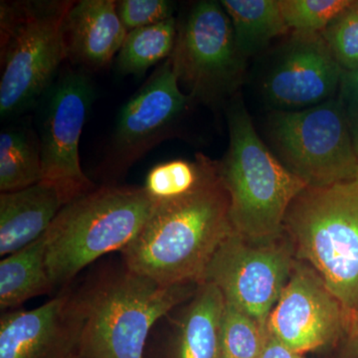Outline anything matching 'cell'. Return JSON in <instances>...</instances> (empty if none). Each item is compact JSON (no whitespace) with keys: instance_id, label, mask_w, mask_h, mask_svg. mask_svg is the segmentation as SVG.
<instances>
[{"instance_id":"cell-1","label":"cell","mask_w":358,"mask_h":358,"mask_svg":"<svg viewBox=\"0 0 358 358\" xmlns=\"http://www.w3.org/2000/svg\"><path fill=\"white\" fill-rule=\"evenodd\" d=\"M232 229L218 164L207 159L199 187L181 199L157 202L143 229L122 250V263L160 284H201Z\"/></svg>"},{"instance_id":"cell-2","label":"cell","mask_w":358,"mask_h":358,"mask_svg":"<svg viewBox=\"0 0 358 358\" xmlns=\"http://www.w3.org/2000/svg\"><path fill=\"white\" fill-rule=\"evenodd\" d=\"M199 284L169 285L124 263L72 292L80 336L77 358H143L157 320L190 300Z\"/></svg>"},{"instance_id":"cell-3","label":"cell","mask_w":358,"mask_h":358,"mask_svg":"<svg viewBox=\"0 0 358 358\" xmlns=\"http://www.w3.org/2000/svg\"><path fill=\"white\" fill-rule=\"evenodd\" d=\"M157 205L143 187L107 185L65 205L46 232L54 289L68 288L87 266L120 251L143 229Z\"/></svg>"},{"instance_id":"cell-4","label":"cell","mask_w":358,"mask_h":358,"mask_svg":"<svg viewBox=\"0 0 358 358\" xmlns=\"http://www.w3.org/2000/svg\"><path fill=\"white\" fill-rule=\"evenodd\" d=\"M284 231L296 260L308 264L334 294L348 320L358 315V176L308 186L292 202Z\"/></svg>"},{"instance_id":"cell-5","label":"cell","mask_w":358,"mask_h":358,"mask_svg":"<svg viewBox=\"0 0 358 358\" xmlns=\"http://www.w3.org/2000/svg\"><path fill=\"white\" fill-rule=\"evenodd\" d=\"M227 117L229 150L218 166L233 229L251 241L277 239L292 202L308 185L260 140L241 100L231 103Z\"/></svg>"},{"instance_id":"cell-6","label":"cell","mask_w":358,"mask_h":358,"mask_svg":"<svg viewBox=\"0 0 358 358\" xmlns=\"http://www.w3.org/2000/svg\"><path fill=\"white\" fill-rule=\"evenodd\" d=\"M70 1H2V119L24 112L48 91L67 59L63 34Z\"/></svg>"},{"instance_id":"cell-7","label":"cell","mask_w":358,"mask_h":358,"mask_svg":"<svg viewBox=\"0 0 358 358\" xmlns=\"http://www.w3.org/2000/svg\"><path fill=\"white\" fill-rule=\"evenodd\" d=\"M268 131L280 162L310 187L357 178L352 128L338 98L300 110H274Z\"/></svg>"},{"instance_id":"cell-8","label":"cell","mask_w":358,"mask_h":358,"mask_svg":"<svg viewBox=\"0 0 358 358\" xmlns=\"http://www.w3.org/2000/svg\"><path fill=\"white\" fill-rule=\"evenodd\" d=\"M294 261V246L286 233L270 241H251L232 229L212 257L202 282L217 287L226 303L267 327Z\"/></svg>"},{"instance_id":"cell-9","label":"cell","mask_w":358,"mask_h":358,"mask_svg":"<svg viewBox=\"0 0 358 358\" xmlns=\"http://www.w3.org/2000/svg\"><path fill=\"white\" fill-rule=\"evenodd\" d=\"M169 59L178 82L204 102L232 91L246 61L238 51L229 15L221 2L213 0L192 7Z\"/></svg>"},{"instance_id":"cell-10","label":"cell","mask_w":358,"mask_h":358,"mask_svg":"<svg viewBox=\"0 0 358 358\" xmlns=\"http://www.w3.org/2000/svg\"><path fill=\"white\" fill-rule=\"evenodd\" d=\"M40 124L42 181L55 186L66 204L95 189L80 164L79 143L94 99L82 71H66L48 90Z\"/></svg>"},{"instance_id":"cell-11","label":"cell","mask_w":358,"mask_h":358,"mask_svg":"<svg viewBox=\"0 0 358 358\" xmlns=\"http://www.w3.org/2000/svg\"><path fill=\"white\" fill-rule=\"evenodd\" d=\"M350 324L338 299L308 264L294 261L267 322L268 334L303 355L333 343Z\"/></svg>"},{"instance_id":"cell-12","label":"cell","mask_w":358,"mask_h":358,"mask_svg":"<svg viewBox=\"0 0 358 358\" xmlns=\"http://www.w3.org/2000/svg\"><path fill=\"white\" fill-rule=\"evenodd\" d=\"M264 78L263 95L275 110H300L326 102L343 70L320 33L294 32Z\"/></svg>"},{"instance_id":"cell-13","label":"cell","mask_w":358,"mask_h":358,"mask_svg":"<svg viewBox=\"0 0 358 358\" xmlns=\"http://www.w3.org/2000/svg\"><path fill=\"white\" fill-rule=\"evenodd\" d=\"M188 101L169 59L120 112L107 160L110 171L122 173L162 140Z\"/></svg>"},{"instance_id":"cell-14","label":"cell","mask_w":358,"mask_h":358,"mask_svg":"<svg viewBox=\"0 0 358 358\" xmlns=\"http://www.w3.org/2000/svg\"><path fill=\"white\" fill-rule=\"evenodd\" d=\"M80 327L72 292L34 310H6L0 317V358H77Z\"/></svg>"},{"instance_id":"cell-15","label":"cell","mask_w":358,"mask_h":358,"mask_svg":"<svg viewBox=\"0 0 358 358\" xmlns=\"http://www.w3.org/2000/svg\"><path fill=\"white\" fill-rule=\"evenodd\" d=\"M63 34L71 62L100 69L119 54L129 31L114 0H81L66 14Z\"/></svg>"},{"instance_id":"cell-16","label":"cell","mask_w":358,"mask_h":358,"mask_svg":"<svg viewBox=\"0 0 358 358\" xmlns=\"http://www.w3.org/2000/svg\"><path fill=\"white\" fill-rule=\"evenodd\" d=\"M66 205L55 186L41 182L0 195V256L11 255L36 241Z\"/></svg>"},{"instance_id":"cell-17","label":"cell","mask_w":358,"mask_h":358,"mask_svg":"<svg viewBox=\"0 0 358 358\" xmlns=\"http://www.w3.org/2000/svg\"><path fill=\"white\" fill-rule=\"evenodd\" d=\"M224 307L225 300L217 287L199 284L176 324V358H222Z\"/></svg>"},{"instance_id":"cell-18","label":"cell","mask_w":358,"mask_h":358,"mask_svg":"<svg viewBox=\"0 0 358 358\" xmlns=\"http://www.w3.org/2000/svg\"><path fill=\"white\" fill-rule=\"evenodd\" d=\"M46 233L0 262V308L11 310L24 301L53 291L46 264Z\"/></svg>"},{"instance_id":"cell-19","label":"cell","mask_w":358,"mask_h":358,"mask_svg":"<svg viewBox=\"0 0 358 358\" xmlns=\"http://www.w3.org/2000/svg\"><path fill=\"white\" fill-rule=\"evenodd\" d=\"M229 15L238 51L247 60L264 50L275 37L286 35L279 0H221Z\"/></svg>"},{"instance_id":"cell-20","label":"cell","mask_w":358,"mask_h":358,"mask_svg":"<svg viewBox=\"0 0 358 358\" xmlns=\"http://www.w3.org/2000/svg\"><path fill=\"white\" fill-rule=\"evenodd\" d=\"M39 136L28 122L4 129L0 134V190L25 189L41 182Z\"/></svg>"},{"instance_id":"cell-21","label":"cell","mask_w":358,"mask_h":358,"mask_svg":"<svg viewBox=\"0 0 358 358\" xmlns=\"http://www.w3.org/2000/svg\"><path fill=\"white\" fill-rule=\"evenodd\" d=\"M178 36L176 18L136 28L117 54V67L122 75H143L162 59L171 57Z\"/></svg>"},{"instance_id":"cell-22","label":"cell","mask_w":358,"mask_h":358,"mask_svg":"<svg viewBox=\"0 0 358 358\" xmlns=\"http://www.w3.org/2000/svg\"><path fill=\"white\" fill-rule=\"evenodd\" d=\"M206 160L204 155H199L195 162L182 159L162 162L150 169L143 187L157 203L181 199L199 187Z\"/></svg>"},{"instance_id":"cell-23","label":"cell","mask_w":358,"mask_h":358,"mask_svg":"<svg viewBox=\"0 0 358 358\" xmlns=\"http://www.w3.org/2000/svg\"><path fill=\"white\" fill-rule=\"evenodd\" d=\"M267 338V327L225 301L221 326L222 358H260Z\"/></svg>"},{"instance_id":"cell-24","label":"cell","mask_w":358,"mask_h":358,"mask_svg":"<svg viewBox=\"0 0 358 358\" xmlns=\"http://www.w3.org/2000/svg\"><path fill=\"white\" fill-rule=\"evenodd\" d=\"M352 0H279L282 17L289 29L322 33L338 15L352 6Z\"/></svg>"},{"instance_id":"cell-25","label":"cell","mask_w":358,"mask_h":358,"mask_svg":"<svg viewBox=\"0 0 358 358\" xmlns=\"http://www.w3.org/2000/svg\"><path fill=\"white\" fill-rule=\"evenodd\" d=\"M320 34L341 69H358V1L353 2Z\"/></svg>"},{"instance_id":"cell-26","label":"cell","mask_w":358,"mask_h":358,"mask_svg":"<svg viewBox=\"0 0 358 358\" xmlns=\"http://www.w3.org/2000/svg\"><path fill=\"white\" fill-rule=\"evenodd\" d=\"M174 4L166 0H122L117 11L128 31L173 18Z\"/></svg>"},{"instance_id":"cell-27","label":"cell","mask_w":358,"mask_h":358,"mask_svg":"<svg viewBox=\"0 0 358 358\" xmlns=\"http://www.w3.org/2000/svg\"><path fill=\"white\" fill-rule=\"evenodd\" d=\"M338 100L350 128L358 127V69L343 71L338 87Z\"/></svg>"},{"instance_id":"cell-28","label":"cell","mask_w":358,"mask_h":358,"mask_svg":"<svg viewBox=\"0 0 358 358\" xmlns=\"http://www.w3.org/2000/svg\"><path fill=\"white\" fill-rule=\"evenodd\" d=\"M260 358H306L301 353L289 350L288 346L281 343L279 339L268 334L265 346Z\"/></svg>"},{"instance_id":"cell-29","label":"cell","mask_w":358,"mask_h":358,"mask_svg":"<svg viewBox=\"0 0 358 358\" xmlns=\"http://www.w3.org/2000/svg\"><path fill=\"white\" fill-rule=\"evenodd\" d=\"M350 343H348V350L352 357H358V315L350 320Z\"/></svg>"},{"instance_id":"cell-30","label":"cell","mask_w":358,"mask_h":358,"mask_svg":"<svg viewBox=\"0 0 358 358\" xmlns=\"http://www.w3.org/2000/svg\"><path fill=\"white\" fill-rule=\"evenodd\" d=\"M353 145H355V152L358 157V127L352 129Z\"/></svg>"},{"instance_id":"cell-31","label":"cell","mask_w":358,"mask_h":358,"mask_svg":"<svg viewBox=\"0 0 358 358\" xmlns=\"http://www.w3.org/2000/svg\"><path fill=\"white\" fill-rule=\"evenodd\" d=\"M357 176H358V174H357Z\"/></svg>"}]
</instances>
